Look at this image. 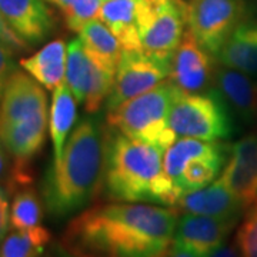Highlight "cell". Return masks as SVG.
I'll list each match as a JSON object with an SVG mask.
<instances>
[{
  "mask_svg": "<svg viewBox=\"0 0 257 257\" xmlns=\"http://www.w3.org/2000/svg\"><path fill=\"white\" fill-rule=\"evenodd\" d=\"M211 77H214L211 59L187 30L172 57L170 82L180 92L199 93L210 84Z\"/></svg>",
  "mask_w": 257,
  "mask_h": 257,
  "instance_id": "8fae6325",
  "label": "cell"
},
{
  "mask_svg": "<svg viewBox=\"0 0 257 257\" xmlns=\"http://www.w3.org/2000/svg\"><path fill=\"white\" fill-rule=\"evenodd\" d=\"M204 257H240L239 250L234 244H229V243H223L219 247H216L214 250H211L207 256Z\"/></svg>",
  "mask_w": 257,
  "mask_h": 257,
  "instance_id": "1f68e13d",
  "label": "cell"
},
{
  "mask_svg": "<svg viewBox=\"0 0 257 257\" xmlns=\"http://www.w3.org/2000/svg\"><path fill=\"white\" fill-rule=\"evenodd\" d=\"M223 183L248 209L257 200V135L230 146L227 165L219 176Z\"/></svg>",
  "mask_w": 257,
  "mask_h": 257,
  "instance_id": "4fadbf2b",
  "label": "cell"
},
{
  "mask_svg": "<svg viewBox=\"0 0 257 257\" xmlns=\"http://www.w3.org/2000/svg\"><path fill=\"white\" fill-rule=\"evenodd\" d=\"M177 213L166 206L117 202L79 213L62 237L82 257H163L173 243Z\"/></svg>",
  "mask_w": 257,
  "mask_h": 257,
  "instance_id": "6da1fadb",
  "label": "cell"
},
{
  "mask_svg": "<svg viewBox=\"0 0 257 257\" xmlns=\"http://www.w3.org/2000/svg\"><path fill=\"white\" fill-rule=\"evenodd\" d=\"M77 101L67 84H59L53 90L52 106L49 111V133L53 145V162L63 155L67 135L72 130L77 116Z\"/></svg>",
  "mask_w": 257,
  "mask_h": 257,
  "instance_id": "7402d4cb",
  "label": "cell"
},
{
  "mask_svg": "<svg viewBox=\"0 0 257 257\" xmlns=\"http://www.w3.org/2000/svg\"><path fill=\"white\" fill-rule=\"evenodd\" d=\"M217 59L224 67L257 77V19L240 22L217 53Z\"/></svg>",
  "mask_w": 257,
  "mask_h": 257,
  "instance_id": "ac0fdd59",
  "label": "cell"
},
{
  "mask_svg": "<svg viewBox=\"0 0 257 257\" xmlns=\"http://www.w3.org/2000/svg\"><path fill=\"white\" fill-rule=\"evenodd\" d=\"M177 93L179 89L175 84L165 80L152 90L107 110V124L127 138L166 150L177 139L169 123L170 109Z\"/></svg>",
  "mask_w": 257,
  "mask_h": 257,
  "instance_id": "277c9868",
  "label": "cell"
},
{
  "mask_svg": "<svg viewBox=\"0 0 257 257\" xmlns=\"http://www.w3.org/2000/svg\"><path fill=\"white\" fill-rule=\"evenodd\" d=\"M100 2H101V3H103V2H104V0H100Z\"/></svg>",
  "mask_w": 257,
  "mask_h": 257,
  "instance_id": "d590c367",
  "label": "cell"
},
{
  "mask_svg": "<svg viewBox=\"0 0 257 257\" xmlns=\"http://www.w3.org/2000/svg\"><path fill=\"white\" fill-rule=\"evenodd\" d=\"M240 257H257V200L248 207L246 219L236 234Z\"/></svg>",
  "mask_w": 257,
  "mask_h": 257,
  "instance_id": "83f0119b",
  "label": "cell"
},
{
  "mask_svg": "<svg viewBox=\"0 0 257 257\" xmlns=\"http://www.w3.org/2000/svg\"><path fill=\"white\" fill-rule=\"evenodd\" d=\"M66 52L63 40L56 39L35 55L20 60V66L45 89L55 90L66 80Z\"/></svg>",
  "mask_w": 257,
  "mask_h": 257,
  "instance_id": "ffe728a7",
  "label": "cell"
},
{
  "mask_svg": "<svg viewBox=\"0 0 257 257\" xmlns=\"http://www.w3.org/2000/svg\"><path fill=\"white\" fill-rule=\"evenodd\" d=\"M43 206L36 192L25 186L13 197L10 207V227L13 230H29L42 226Z\"/></svg>",
  "mask_w": 257,
  "mask_h": 257,
  "instance_id": "484cf974",
  "label": "cell"
},
{
  "mask_svg": "<svg viewBox=\"0 0 257 257\" xmlns=\"http://www.w3.org/2000/svg\"><path fill=\"white\" fill-rule=\"evenodd\" d=\"M0 42L9 47L13 53L23 52V50H26L29 47L28 43H26L23 39H20V37L10 29V26L6 23L5 18L2 16V13H0Z\"/></svg>",
  "mask_w": 257,
  "mask_h": 257,
  "instance_id": "f1b7e54d",
  "label": "cell"
},
{
  "mask_svg": "<svg viewBox=\"0 0 257 257\" xmlns=\"http://www.w3.org/2000/svg\"><path fill=\"white\" fill-rule=\"evenodd\" d=\"M237 221L239 219L186 213L177 220L173 243L189 248L197 256H207L211 250L226 243L230 231L234 229Z\"/></svg>",
  "mask_w": 257,
  "mask_h": 257,
  "instance_id": "7c38bea8",
  "label": "cell"
},
{
  "mask_svg": "<svg viewBox=\"0 0 257 257\" xmlns=\"http://www.w3.org/2000/svg\"><path fill=\"white\" fill-rule=\"evenodd\" d=\"M213 80L223 100L240 119L248 123L257 119V80L253 76L223 66L214 70Z\"/></svg>",
  "mask_w": 257,
  "mask_h": 257,
  "instance_id": "2e32d148",
  "label": "cell"
},
{
  "mask_svg": "<svg viewBox=\"0 0 257 257\" xmlns=\"http://www.w3.org/2000/svg\"><path fill=\"white\" fill-rule=\"evenodd\" d=\"M49 257H82V256H77V254H74V253H72V251L66 250L62 244H59V246L55 248V251H53V253H52Z\"/></svg>",
  "mask_w": 257,
  "mask_h": 257,
  "instance_id": "836d02e7",
  "label": "cell"
},
{
  "mask_svg": "<svg viewBox=\"0 0 257 257\" xmlns=\"http://www.w3.org/2000/svg\"><path fill=\"white\" fill-rule=\"evenodd\" d=\"M2 140H0V177L5 175L6 172V167H8V162H6V156H5V150H3V146H2Z\"/></svg>",
  "mask_w": 257,
  "mask_h": 257,
  "instance_id": "e575fe53",
  "label": "cell"
},
{
  "mask_svg": "<svg viewBox=\"0 0 257 257\" xmlns=\"http://www.w3.org/2000/svg\"><path fill=\"white\" fill-rule=\"evenodd\" d=\"M79 39L93 62L107 73L116 76L123 49L110 29L99 18L92 19L80 29Z\"/></svg>",
  "mask_w": 257,
  "mask_h": 257,
  "instance_id": "44dd1931",
  "label": "cell"
},
{
  "mask_svg": "<svg viewBox=\"0 0 257 257\" xmlns=\"http://www.w3.org/2000/svg\"><path fill=\"white\" fill-rule=\"evenodd\" d=\"M52 234L43 226L29 230H12L0 243V257H40Z\"/></svg>",
  "mask_w": 257,
  "mask_h": 257,
  "instance_id": "d4e9b609",
  "label": "cell"
},
{
  "mask_svg": "<svg viewBox=\"0 0 257 257\" xmlns=\"http://www.w3.org/2000/svg\"><path fill=\"white\" fill-rule=\"evenodd\" d=\"M55 3L63 13L67 28L74 32L80 29L92 19L97 18L100 10V0H49Z\"/></svg>",
  "mask_w": 257,
  "mask_h": 257,
  "instance_id": "4316f807",
  "label": "cell"
},
{
  "mask_svg": "<svg viewBox=\"0 0 257 257\" xmlns=\"http://www.w3.org/2000/svg\"><path fill=\"white\" fill-rule=\"evenodd\" d=\"M13 52L10 50L6 45H3L0 42V99L3 90L6 87V83L10 79V76L13 74L15 69V63H13Z\"/></svg>",
  "mask_w": 257,
  "mask_h": 257,
  "instance_id": "f546056e",
  "label": "cell"
},
{
  "mask_svg": "<svg viewBox=\"0 0 257 257\" xmlns=\"http://www.w3.org/2000/svg\"><path fill=\"white\" fill-rule=\"evenodd\" d=\"M49 116L42 84L25 72L15 70L0 99V126Z\"/></svg>",
  "mask_w": 257,
  "mask_h": 257,
  "instance_id": "30bf717a",
  "label": "cell"
},
{
  "mask_svg": "<svg viewBox=\"0 0 257 257\" xmlns=\"http://www.w3.org/2000/svg\"><path fill=\"white\" fill-rule=\"evenodd\" d=\"M66 83L76 101L83 103L87 113H97L109 99L114 76L94 63L82 40L74 39L66 52Z\"/></svg>",
  "mask_w": 257,
  "mask_h": 257,
  "instance_id": "9c48e42d",
  "label": "cell"
},
{
  "mask_svg": "<svg viewBox=\"0 0 257 257\" xmlns=\"http://www.w3.org/2000/svg\"><path fill=\"white\" fill-rule=\"evenodd\" d=\"M107 136L97 117H86L74 127L62 157L53 162L43 182L47 211L67 217L84 209L104 186Z\"/></svg>",
  "mask_w": 257,
  "mask_h": 257,
  "instance_id": "7a4b0ae2",
  "label": "cell"
},
{
  "mask_svg": "<svg viewBox=\"0 0 257 257\" xmlns=\"http://www.w3.org/2000/svg\"><path fill=\"white\" fill-rule=\"evenodd\" d=\"M229 146L221 145L219 142H207L200 139L177 138L166 149L165 170L167 176L175 183L183 172L184 166L196 157L211 156L227 150Z\"/></svg>",
  "mask_w": 257,
  "mask_h": 257,
  "instance_id": "603a6c76",
  "label": "cell"
},
{
  "mask_svg": "<svg viewBox=\"0 0 257 257\" xmlns=\"http://www.w3.org/2000/svg\"><path fill=\"white\" fill-rule=\"evenodd\" d=\"M163 257H200L197 256L196 253L190 251L189 248H184L182 246H177L175 243H172V246L169 247V250L166 251Z\"/></svg>",
  "mask_w": 257,
  "mask_h": 257,
  "instance_id": "d6a6232c",
  "label": "cell"
},
{
  "mask_svg": "<svg viewBox=\"0 0 257 257\" xmlns=\"http://www.w3.org/2000/svg\"><path fill=\"white\" fill-rule=\"evenodd\" d=\"M187 5L183 0H139V32L142 49L172 60L184 36Z\"/></svg>",
  "mask_w": 257,
  "mask_h": 257,
  "instance_id": "8992f818",
  "label": "cell"
},
{
  "mask_svg": "<svg viewBox=\"0 0 257 257\" xmlns=\"http://www.w3.org/2000/svg\"><path fill=\"white\" fill-rule=\"evenodd\" d=\"M10 227V206L9 193L0 186V243L6 237Z\"/></svg>",
  "mask_w": 257,
  "mask_h": 257,
  "instance_id": "4dcf8cb0",
  "label": "cell"
},
{
  "mask_svg": "<svg viewBox=\"0 0 257 257\" xmlns=\"http://www.w3.org/2000/svg\"><path fill=\"white\" fill-rule=\"evenodd\" d=\"M175 207L184 213L223 219H240L243 211L246 210L244 204L220 179H216L213 183L203 189L182 194Z\"/></svg>",
  "mask_w": 257,
  "mask_h": 257,
  "instance_id": "9a60e30c",
  "label": "cell"
},
{
  "mask_svg": "<svg viewBox=\"0 0 257 257\" xmlns=\"http://www.w3.org/2000/svg\"><path fill=\"white\" fill-rule=\"evenodd\" d=\"M244 15L241 0H190L187 25L197 43L217 56Z\"/></svg>",
  "mask_w": 257,
  "mask_h": 257,
  "instance_id": "52a82bcc",
  "label": "cell"
},
{
  "mask_svg": "<svg viewBox=\"0 0 257 257\" xmlns=\"http://www.w3.org/2000/svg\"><path fill=\"white\" fill-rule=\"evenodd\" d=\"M172 60H166L145 50H123L114 83L109 99L107 110L117 107L120 103L152 90L170 76Z\"/></svg>",
  "mask_w": 257,
  "mask_h": 257,
  "instance_id": "ba28073f",
  "label": "cell"
},
{
  "mask_svg": "<svg viewBox=\"0 0 257 257\" xmlns=\"http://www.w3.org/2000/svg\"><path fill=\"white\" fill-rule=\"evenodd\" d=\"M0 13L28 45L43 42L56 25L55 15L45 0H0Z\"/></svg>",
  "mask_w": 257,
  "mask_h": 257,
  "instance_id": "5bb4252c",
  "label": "cell"
},
{
  "mask_svg": "<svg viewBox=\"0 0 257 257\" xmlns=\"http://www.w3.org/2000/svg\"><path fill=\"white\" fill-rule=\"evenodd\" d=\"M230 153V146L227 150L220 152L211 156L196 157L184 166L183 172L175 182V186L180 194L194 192L213 183V180L220 173L223 163Z\"/></svg>",
  "mask_w": 257,
  "mask_h": 257,
  "instance_id": "cb8c5ba5",
  "label": "cell"
},
{
  "mask_svg": "<svg viewBox=\"0 0 257 257\" xmlns=\"http://www.w3.org/2000/svg\"><path fill=\"white\" fill-rule=\"evenodd\" d=\"M176 138L217 142L230 138L233 123L227 104L217 90L183 93L179 90L169 114Z\"/></svg>",
  "mask_w": 257,
  "mask_h": 257,
  "instance_id": "5b68a950",
  "label": "cell"
},
{
  "mask_svg": "<svg viewBox=\"0 0 257 257\" xmlns=\"http://www.w3.org/2000/svg\"><path fill=\"white\" fill-rule=\"evenodd\" d=\"M165 149L130 139L107 136L104 190L116 202L147 203L173 207L180 199L165 170Z\"/></svg>",
  "mask_w": 257,
  "mask_h": 257,
  "instance_id": "3957f363",
  "label": "cell"
},
{
  "mask_svg": "<svg viewBox=\"0 0 257 257\" xmlns=\"http://www.w3.org/2000/svg\"><path fill=\"white\" fill-rule=\"evenodd\" d=\"M49 116L0 126V140L18 166L26 167L30 159L42 150L46 142Z\"/></svg>",
  "mask_w": 257,
  "mask_h": 257,
  "instance_id": "e0dca14e",
  "label": "cell"
},
{
  "mask_svg": "<svg viewBox=\"0 0 257 257\" xmlns=\"http://www.w3.org/2000/svg\"><path fill=\"white\" fill-rule=\"evenodd\" d=\"M97 18L117 37L123 50H143L139 32V0H104Z\"/></svg>",
  "mask_w": 257,
  "mask_h": 257,
  "instance_id": "d6986e66",
  "label": "cell"
}]
</instances>
